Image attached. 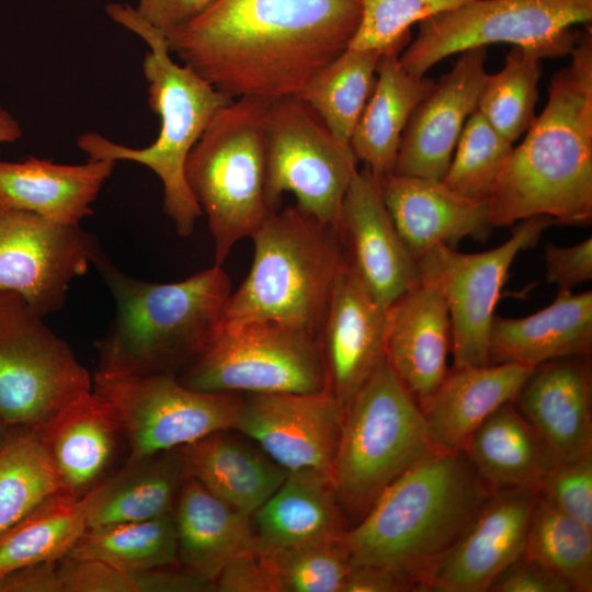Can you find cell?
<instances>
[{
	"instance_id": "1",
	"label": "cell",
	"mask_w": 592,
	"mask_h": 592,
	"mask_svg": "<svg viewBox=\"0 0 592 592\" xmlns=\"http://www.w3.org/2000/svg\"><path fill=\"white\" fill-rule=\"evenodd\" d=\"M360 0H220L169 33L182 64L231 99L296 98L349 48Z\"/></svg>"
},
{
	"instance_id": "2",
	"label": "cell",
	"mask_w": 592,
	"mask_h": 592,
	"mask_svg": "<svg viewBox=\"0 0 592 592\" xmlns=\"http://www.w3.org/2000/svg\"><path fill=\"white\" fill-rule=\"evenodd\" d=\"M568 66L550 80L548 101L513 147L488 197L492 227L534 216L556 224L592 220V27L584 24Z\"/></svg>"
},
{
	"instance_id": "3",
	"label": "cell",
	"mask_w": 592,
	"mask_h": 592,
	"mask_svg": "<svg viewBox=\"0 0 592 592\" xmlns=\"http://www.w3.org/2000/svg\"><path fill=\"white\" fill-rule=\"evenodd\" d=\"M491 491L463 451L434 452L413 465L341 536L352 566L391 570L413 591L431 578Z\"/></svg>"
},
{
	"instance_id": "4",
	"label": "cell",
	"mask_w": 592,
	"mask_h": 592,
	"mask_svg": "<svg viewBox=\"0 0 592 592\" xmlns=\"http://www.w3.org/2000/svg\"><path fill=\"white\" fill-rule=\"evenodd\" d=\"M93 264L115 301L109 329L96 342L98 371L178 376L218 331L231 294L221 265L179 282L151 283L124 273L102 250Z\"/></svg>"
},
{
	"instance_id": "5",
	"label": "cell",
	"mask_w": 592,
	"mask_h": 592,
	"mask_svg": "<svg viewBox=\"0 0 592 592\" xmlns=\"http://www.w3.org/2000/svg\"><path fill=\"white\" fill-rule=\"evenodd\" d=\"M107 15L137 34L149 47L143 61L148 102L160 119L159 134L143 148L128 147L89 132L77 139L89 159L133 161L149 168L162 183L163 212L181 237L192 235L204 216L185 178L189 153L216 114L234 99L224 94L191 67L172 58L167 37L143 19L135 7L109 3Z\"/></svg>"
},
{
	"instance_id": "6",
	"label": "cell",
	"mask_w": 592,
	"mask_h": 592,
	"mask_svg": "<svg viewBox=\"0 0 592 592\" xmlns=\"http://www.w3.org/2000/svg\"><path fill=\"white\" fill-rule=\"evenodd\" d=\"M251 239L250 272L230 294L220 326L274 321L318 337L344 263L339 230L295 206L272 212Z\"/></svg>"
},
{
	"instance_id": "7",
	"label": "cell",
	"mask_w": 592,
	"mask_h": 592,
	"mask_svg": "<svg viewBox=\"0 0 592 592\" xmlns=\"http://www.w3.org/2000/svg\"><path fill=\"white\" fill-rule=\"evenodd\" d=\"M270 101L238 98L221 109L191 149L187 185L206 216L215 264L276 210L267 195L266 124Z\"/></svg>"
},
{
	"instance_id": "8",
	"label": "cell",
	"mask_w": 592,
	"mask_h": 592,
	"mask_svg": "<svg viewBox=\"0 0 592 592\" xmlns=\"http://www.w3.org/2000/svg\"><path fill=\"white\" fill-rule=\"evenodd\" d=\"M434 452L417 399L384 360L344 410L331 480L345 517L358 522L389 485Z\"/></svg>"
},
{
	"instance_id": "9",
	"label": "cell",
	"mask_w": 592,
	"mask_h": 592,
	"mask_svg": "<svg viewBox=\"0 0 592 592\" xmlns=\"http://www.w3.org/2000/svg\"><path fill=\"white\" fill-rule=\"evenodd\" d=\"M592 20V0H473L419 22L415 38L399 55L403 69L422 77L436 62L464 50L510 43L537 55H570L576 24Z\"/></svg>"
},
{
	"instance_id": "10",
	"label": "cell",
	"mask_w": 592,
	"mask_h": 592,
	"mask_svg": "<svg viewBox=\"0 0 592 592\" xmlns=\"http://www.w3.org/2000/svg\"><path fill=\"white\" fill-rule=\"evenodd\" d=\"M178 379L206 392H317L329 388L318 337L274 321L219 327Z\"/></svg>"
},
{
	"instance_id": "11",
	"label": "cell",
	"mask_w": 592,
	"mask_h": 592,
	"mask_svg": "<svg viewBox=\"0 0 592 592\" xmlns=\"http://www.w3.org/2000/svg\"><path fill=\"white\" fill-rule=\"evenodd\" d=\"M92 389L67 342L18 293L0 289V414L9 428H38Z\"/></svg>"
},
{
	"instance_id": "12",
	"label": "cell",
	"mask_w": 592,
	"mask_h": 592,
	"mask_svg": "<svg viewBox=\"0 0 592 592\" xmlns=\"http://www.w3.org/2000/svg\"><path fill=\"white\" fill-rule=\"evenodd\" d=\"M350 146L334 139L300 99L270 102L266 124L267 195L274 209L284 193L317 221L339 229L344 195L357 169Z\"/></svg>"
},
{
	"instance_id": "13",
	"label": "cell",
	"mask_w": 592,
	"mask_h": 592,
	"mask_svg": "<svg viewBox=\"0 0 592 592\" xmlns=\"http://www.w3.org/2000/svg\"><path fill=\"white\" fill-rule=\"evenodd\" d=\"M92 389L116 409L128 459L171 451L219 431L235 429L242 397L182 385L175 375L98 371Z\"/></svg>"
},
{
	"instance_id": "14",
	"label": "cell",
	"mask_w": 592,
	"mask_h": 592,
	"mask_svg": "<svg viewBox=\"0 0 592 592\" xmlns=\"http://www.w3.org/2000/svg\"><path fill=\"white\" fill-rule=\"evenodd\" d=\"M554 224L551 217L534 216L514 224L511 237L488 251L463 253L437 246L418 260L419 277L441 291L448 309L453 366L490 364V329L509 270Z\"/></svg>"
},
{
	"instance_id": "15",
	"label": "cell",
	"mask_w": 592,
	"mask_h": 592,
	"mask_svg": "<svg viewBox=\"0 0 592 592\" xmlns=\"http://www.w3.org/2000/svg\"><path fill=\"white\" fill-rule=\"evenodd\" d=\"M100 250L80 225L52 221L0 196V289L20 294L42 317L64 306L71 282Z\"/></svg>"
},
{
	"instance_id": "16",
	"label": "cell",
	"mask_w": 592,
	"mask_h": 592,
	"mask_svg": "<svg viewBox=\"0 0 592 592\" xmlns=\"http://www.w3.org/2000/svg\"><path fill=\"white\" fill-rule=\"evenodd\" d=\"M344 411L331 390L247 394L234 430L253 440L286 470L331 476Z\"/></svg>"
},
{
	"instance_id": "17",
	"label": "cell",
	"mask_w": 592,
	"mask_h": 592,
	"mask_svg": "<svg viewBox=\"0 0 592 592\" xmlns=\"http://www.w3.org/2000/svg\"><path fill=\"white\" fill-rule=\"evenodd\" d=\"M338 230L346 265L384 307L418 283V262L388 214L379 182L366 167L352 178Z\"/></svg>"
},
{
	"instance_id": "18",
	"label": "cell",
	"mask_w": 592,
	"mask_h": 592,
	"mask_svg": "<svg viewBox=\"0 0 592 592\" xmlns=\"http://www.w3.org/2000/svg\"><path fill=\"white\" fill-rule=\"evenodd\" d=\"M412 112L402 133L394 174L443 180L487 75L486 47L459 53Z\"/></svg>"
},
{
	"instance_id": "19",
	"label": "cell",
	"mask_w": 592,
	"mask_h": 592,
	"mask_svg": "<svg viewBox=\"0 0 592 592\" xmlns=\"http://www.w3.org/2000/svg\"><path fill=\"white\" fill-rule=\"evenodd\" d=\"M538 493H492L436 567L434 592H487L494 579L524 555Z\"/></svg>"
},
{
	"instance_id": "20",
	"label": "cell",
	"mask_w": 592,
	"mask_h": 592,
	"mask_svg": "<svg viewBox=\"0 0 592 592\" xmlns=\"http://www.w3.org/2000/svg\"><path fill=\"white\" fill-rule=\"evenodd\" d=\"M386 325L387 308L344 261L318 333L329 389L343 411L385 360Z\"/></svg>"
},
{
	"instance_id": "21",
	"label": "cell",
	"mask_w": 592,
	"mask_h": 592,
	"mask_svg": "<svg viewBox=\"0 0 592 592\" xmlns=\"http://www.w3.org/2000/svg\"><path fill=\"white\" fill-rule=\"evenodd\" d=\"M379 182L388 214L418 260L437 246L456 249L466 238L486 241L492 231L487 200L464 197L442 180L389 174Z\"/></svg>"
},
{
	"instance_id": "22",
	"label": "cell",
	"mask_w": 592,
	"mask_h": 592,
	"mask_svg": "<svg viewBox=\"0 0 592 592\" xmlns=\"http://www.w3.org/2000/svg\"><path fill=\"white\" fill-rule=\"evenodd\" d=\"M590 355L535 367L513 403L536 431L556 465L592 453Z\"/></svg>"
},
{
	"instance_id": "23",
	"label": "cell",
	"mask_w": 592,
	"mask_h": 592,
	"mask_svg": "<svg viewBox=\"0 0 592 592\" xmlns=\"http://www.w3.org/2000/svg\"><path fill=\"white\" fill-rule=\"evenodd\" d=\"M451 349L445 299L433 283L419 277L387 308L385 360L421 410L448 371Z\"/></svg>"
},
{
	"instance_id": "24",
	"label": "cell",
	"mask_w": 592,
	"mask_h": 592,
	"mask_svg": "<svg viewBox=\"0 0 592 592\" xmlns=\"http://www.w3.org/2000/svg\"><path fill=\"white\" fill-rule=\"evenodd\" d=\"M57 473L60 490L83 497L103 480L122 443L115 407L91 389L35 428Z\"/></svg>"
},
{
	"instance_id": "25",
	"label": "cell",
	"mask_w": 592,
	"mask_h": 592,
	"mask_svg": "<svg viewBox=\"0 0 592 592\" xmlns=\"http://www.w3.org/2000/svg\"><path fill=\"white\" fill-rule=\"evenodd\" d=\"M535 367L519 363L453 366L422 408L436 452H459L482 422L514 401Z\"/></svg>"
},
{
	"instance_id": "26",
	"label": "cell",
	"mask_w": 592,
	"mask_h": 592,
	"mask_svg": "<svg viewBox=\"0 0 592 592\" xmlns=\"http://www.w3.org/2000/svg\"><path fill=\"white\" fill-rule=\"evenodd\" d=\"M592 351V292L559 289L545 308L522 318L494 316L489 338L490 363L536 367L546 362L588 356Z\"/></svg>"
},
{
	"instance_id": "27",
	"label": "cell",
	"mask_w": 592,
	"mask_h": 592,
	"mask_svg": "<svg viewBox=\"0 0 592 592\" xmlns=\"http://www.w3.org/2000/svg\"><path fill=\"white\" fill-rule=\"evenodd\" d=\"M252 520L257 553L334 539L349 528L331 476L312 468L289 470Z\"/></svg>"
},
{
	"instance_id": "28",
	"label": "cell",
	"mask_w": 592,
	"mask_h": 592,
	"mask_svg": "<svg viewBox=\"0 0 592 592\" xmlns=\"http://www.w3.org/2000/svg\"><path fill=\"white\" fill-rule=\"evenodd\" d=\"M115 163L88 159L65 164L32 156L23 161L0 160V196L52 221L80 225L93 214L91 204Z\"/></svg>"
},
{
	"instance_id": "29",
	"label": "cell",
	"mask_w": 592,
	"mask_h": 592,
	"mask_svg": "<svg viewBox=\"0 0 592 592\" xmlns=\"http://www.w3.org/2000/svg\"><path fill=\"white\" fill-rule=\"evenodd\" d=\"M173 517L179 565L200 579L214 583L228 560L257 551L252 515L216 498L189 475L178 497Z\"/></svg>"
},
{
	"instance_id": "30",
	"label": "cell",
	"mask_w": 592,
	"mask_h": 592,
	"mask_svg": "<svg viewBox=\"0 0 592 592\" xmlns=\"http://www.w3.org/2000/svg\"><path fill=\"white\" fill-rule=\"evenodd\" d=\"M402 49L395 47L380 55L374 89L350 141L357 161H363L377 181L394 172L408 121L435 83L403 69L399 61Z\"/></svg>"
},
{
	"instance_id": "31",
	"label": "cell",
	"mask_w": 592,
	"mask_h": 592,
	"mask_svg": "<svg viewBox=\"0 0 592 592\" xmlns=\"http://www.w3.org/2000/svg\"><path fill=\"white\" fill-rule=\"evenodd\" d=\"M189 476L234 509L253 513L275 492L288 470L261 448L219 431L174 448Z\"/></svg>"
},
{
	"instance_id": "32",
	"label": "cell",
	"mask_w": 592,
	"mask_h": 592,
	"mask_svg": "<svg viewBox=\"0 0 592 592\" xmlns=\"http://www.w3.org/2000/svg\"><path fill=\"white\" fill-rule=\"evenodd\" d=\"M463 452L491 493H538L556 466L544 442L513 401L491 413L470 436Z\"/></svg>"
},
{
	"instance_id": "33",
	"label": "cell",
	"mask_w": 592,
	"mask_h": 592,
	"mask_svg": "<svg viewBox=\"0 0 592 592\" xmlns=\"http://www.w3.org/2000/svg\"><path fill=\"white\" fill-rule=\"evenodd\" d=\"M186 477L174 449L127 459L117 474L95 486L88 527L173 513Z\"/></svg>"
},
{
	"instance_id": "34",
	"label": "cell",
	"mask_w": 592,
	"mask_h": 592,
	"mask_svg": "<svg viewBox=\"0 0 592 592\" xmlns=\"http://www.w3.org/2000/svg\"><path fill=\"white\" fill-rule=\"evenodd\" d=\"M95 487L83 497L61 490L0 534V577L31 563L58 561L88 527Z\"/></svg>"
},
{
	"instance_id": "35",
	"label": "cell",
	"mask_w": 592,
	"mask_h": 592,
	"mask_svg": "<svg viewBox=\"0 0 592 592\" xmlns=\"http://www.w3.org/2000/svg\"><path fill=\"white\" fill-rule=\"evenodd\" d=\"M378 49L349 47L321 69L296 96L322 121L337 141H350L374 89Z\"/></svg>"
},
{
	"instance_id": "36",
	"label": "cell",
	"mask_w": 592,
	"mask_h": 592,
	"mask_svg": "<svg viewBox=\"0 0 592 592\" xmlns=\"http://www.w3.org/2000/svg\"><path fill=\"white\" fill-rule=\"evenodd\" d=\"M67 556L137 571L179 565L173 513L146 521L89 526Z\"/></svg>"
},
{
	"instance_id": "37",
	"label": "cell",
	"mask_w": 592,
	"mask_h": 592,
	"mask_svg": "<svg viewBox=\"0 0 592 592\" xmlns=\"http://www.w3.org/2000/svg\"><path fill=\"white\" fill-rule=\"evenodd\" d=\"M524 556L563 581L571 592L592 591V528L537 496Z\"/></svg>"
},
{
	"instance_id": "38",
	"label": "cell",
	"mask_w": 592,
	"mask_h": 592,
	"mask_svg": "<svg viewBox=\"0 0 592 592\" xmlns=\"http://www.w3.org/2000/svg\"><path fill=\"white\" fill-rule=\"evenodd\" d=\"M60 490L35 428L12 426L0 446V534Z\"/></svg>"
},
{
	"instance_id": "39",
	"label": "cell",
	"mask_w": 592,
	"mask_h": 592,
	"mask_svg": "<svg viewBox=\"0 0 592 592\" xmlns=\"http://www.w3.org/2000/svg\"><path fill=\"white\" fill-rule=\"evenodd\" d=\"M542 58L514 46L503 68L487 73L476 110L510 143L517 140L535 119Z\"/></svg>"
},
{
	"instance_id": "40",
	"label": "cell",
	"mask_w": 592,
	"mask_h": 592,
	"mask_svg": "<svg viewBox=\"0 0 592 592\" xmlns=\"http://www.w3.org/2000/svg\"><path fill=\"white\" fill-rule=\"evenodd\" d=\"M62 592H212L213 582L172 567L125 570L65 556L58 561Z\"/></svg>"
},
{
	"instance_id": "41",
	"label": "cell",
	"mask_w": 592,
	"mask_h": 592,
	"mask_svg": "<svg viewBox=\"0 0 592 592\" xmlns=\"http://www.w3.org/2000/svg\"><path fill=\"white\" fill-rule=\"evenodd\" d=\"M513 144L475 110L456 144L443 183L471 200H488Z\"/></svg>"
},
{
	"instance_id": "42",
	"label": "cell",
	"mask_w": 592,
	"mask_h": 592,
	"mask_svg": "<svg viewBox=\"0 0 592 592\" xmlns=\"http://www.w3.org/2000/svg\"><path fill=\"white\" fill-rule=\"evenodd\" d=\"M341 536L257 554L277 581L281 592H341L352 568Z\"/></svg>"
},
{
	"instance_id": "43",
	"label": "cell",
	"mask_w": 592,
	"mask_h": 592,
	"mask_svg": "<svg viewBox=\"0 0 592 592\" xmlns=\"http://www.w3.org/2000/svg\"><path fill=\"white\" fill-rule=\"evenodd\" d=\"M469 1L473 0H360L361 20L349 47L382 53L403 48L412 24Z\"/></svg>"
},
{
	"instance_id": "44",
	"label": "cell",
	"mask_w": 592,
	"mask_h": 592,
	"mask_svg": "<svg viewBox=\"0 0 592 592\" xmlns=\"http://www.w3.org/2000/svg\"><path fill=\"white\" fill-rule=\"evenodd\" d=\"M538 494L592 528V453L556 465L543 481Z\"/></svg>"
},
{
	"instance_id": "45",
	"label": "cell",
	"mask_w": 592,
	"mask_h": 592,
	"mask_svg": "<svg viewBox=\"0 0 592 592\" xmlns=\"http://www.w3.org/2000/svg\"><path fill=\"white\" fill-rule=\"evenodd\" d=\"M545 280L559 289L572 291L577 285L592 280V237L573 246L544 247Z\"/></svg>"
},
{
	"instance_id": "46",
	"label": "cell",
	"mask_w": 592,
	"mask_h": 592,
	"mask_svg": "<svg viewBox=\"0 0 592 592\" xmlns=\"http://www.w3.org/2000/svg\"><path fill=\"white\" fill-rule=\"evenodd\" d=\"M218 592H281V588L257 551L243 553L226 562L217 574Z\"/></svg>"
},
{
	"instance_id": "47",
	"label": "cell",
	"mask_w": 592,
	"mask_h": 592,
	"mask_svg": "<svg viewBox=\"0 0 592 592\" xmlns=\"http://www.w3.org/2000/svg\"><path fill=\"white\" fill-rule=\"evenodd\" d=\"M489 591L571 592L563 581L524 555L494 579Z\"/></svg>"
},
{
	"instance_id": "48",
	"label": "cell",
	"mask_w": 592,
	"mask_h": 592,
	"mask_svg": "<svg viewBox=\"0 0 592 592\" xmlns=\"http://www.w3.org/2000/svg\"><path fill=\"white\" fill-rule=\"evenodd\" d=\"M220 0H138L137 13L166 36L190 23Z\"/></svg>"
},
{
	"instance_id": "49",
	"label": "cell",
	"mask_w": 592,
	"mask_h": 592,
	"mask_svg": "<svg viewBox=\"0 0 592 592\" xmlns=\"http://www.w3.org/2000/svg\"><path fill=\"white\" fill-rule=\"evenodd\" d=\"M58 561L31 563L4 573L0 592H62Z\"/></svg>"
},
{
	"instance_id": "50",
	"label": "cell",
	"mask_w": 592,
	"mask_h": 592,
	"mask_svg": "<svg viewBox=\"0 0 592 592\" xmlns=\"http://www.w3.org/2000/svg\"><path fill=\"white\" fill-rule=\"evenodd\" d=\"M410 584L391 570L373 566H352L341 592H406Z\"/></svg>"
},
{
	"instance_id": "51",
	"label": "cell",
	"mask_w": 592,
	"mask_h": 592,
	"mask_svg": "<svg viewBox=\"0 0 592 592\" xmlns=\"http://www.w3.org/2000/svg\"><path fill=\"white\" fill-rule=\"evenodd\" d=\"M23 137V128L19 121L0 105V144L15 143Z\"/></svg>"
},
{
	"instance_id": "52",
	"label": "cell",
	"mask_w": 592,
	"mask_h": 592,
	"mask_svg": "<svg viewBox=\"0 0 592 592\" xmlns=\"http://www.w3.org/2000/svg\"><path fill=\"white\" fill-rule=\"evenodd\" d=\"M9 432V426L0 414V446L3 444Z\"/></svg>"
}]
</instances>
